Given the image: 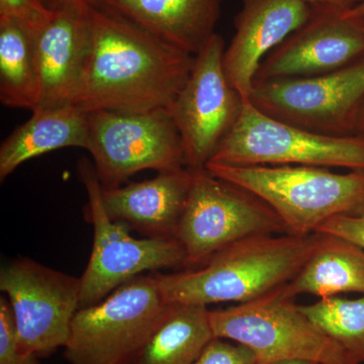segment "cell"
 Masks as SVG:
<instances>
[{
	"label": "cell",
	"instance_id": "8",
	"mask_svg": "<svg viewBox=\"0 0 364 364\" xmlns=\"http://www.w3.org/2000/svg\"><path fill=\"white\" fill-rule=\"evenodd\" d=\"M193 171L176 234L186 254V267H200L215 253L248 237L289 234L279 215L257 196L205 168Z\"/></svg>",
	"mask_w": 364,
	"mask_h": 364
},
{
	"label": "cell",
	"instance_id": "10",
	"mask_svg": "<svg viewBox=\"0 0 364 364\" xmlns=\"http://www.w3.org/2000/svg\"><path fill=\"white\" fill-rule=\"evenodd\" d=\"M364 100V58L312 77L255 81L251 104L277 121L323 135H356Z\"/></svg>",
	"mask_w": 364,
	"mask_h": 364
},
{
	"label": "cell",
	"instance_id": "14",
	"mask_svg": "<svg viewBox=\"0 0 364 364\" xmlns=\"http://www.w3.org/2000/svg\"><path fill=\"white\" fill-rule=\"evenodd\" d=\"M312 9L301 0H243L223 59L228 80L243 100L250 97L263 59L309 20Z\"/></svg>",
	"mask_w": 364,
	"mask_h": 364
},
{
	"label": "cell",
	"instance_id": "26",
	"mask_svg": "<svg viewBox=\"0 0 364 364\" xmlns=\"http://www.w3.org/2000/svg\"><path fill=\"white\" fill-rule=\"evenodd\" d=\"M316 233L341 237L364 249V205L354 212L335 215L318 228Z\"/></svg>",
	"mask_w": 364,
	"mask_h": 364
},
{
	"label": "cell",
	"instance_id": "27",
	"mask_svg": "<svg viewBox=\"0 0 364 364\" xmlns=\"http://www.w3.org/2000/svg\"><path fill=\"white\" fill-rule=\"evenodd\" d=\"M311 6H335L340 9H351L363 0H301Z\"/></svg>",
	"mask_w": 364,
	"mask_h": 364
},
{
	"label": "cell",
	"instance_id": "24",
	"mask_svg": "<svg viewBox=\"0 0 364 364\" xmlns=\"http://www.w3.org/2000/svg\"><path fill=\"white\" fill-rule=\"evenodd\" d=\"M53 13L46 0H0V16L20 21L36 35L49 23Z\"/></svg>",
	"mask_w": 364,
	"mask_h": 364
},
{
	"label": "cell",
	"instance_id": "12",
	"mask_svg": "<svg viewBox=\"0 0 364 364\" xmlns=\"http://www.w3.org/2000/svg\"><path fill=\"white\" fill-rule=\"evenodd\" d=\"M225 50L224 40L215 33L196 55L193 71L168 109L189 169L205 168L238 121L245 102L225 73Z\"/></svg>",
	"mask_w": 364,
	"mask_h": 364
},
{
	"label": "cell",
	"instance_id": "29",
	"mask_svg": "<svg viewBox=\"0 0 364 364\" xmlns=\"http://www.w3.org/2000/svg\"><path fill=\"white\" fill-rule=\"evenodd\" d=\"M347 14L352 18H363L364 20V0L355 6L347 9Z\"/></svg>",
	"mask_w": 364,
	"mask_h": 364
},
{
	"label": "cell",
	"instance_id": "19",
	"mask_svg": "<svg viewBox=\"0 0 364 364\" xmlns=\"http://www.w3.org/2000/svg\"><path fill=\"white\" fill-rule=\"evenodd\" d=\"M321 234L320 243L305 265L282 287L284 294L294 299L299 294L320 299L364 294V249L341 237Z\"/></svg>",
	"mask_w": 364,
	"mask_h": 364
},
{
	"label": "cell",
	"instance_id": "13",
	"mask_svg": "<svg viewBox=\"0 0 364 364\" xmlns=\"http://www.w3.org/2000/svg\"><path fill=\"white\" fill-rule=\"evenodd\" d=\"M347 9L313 6L309 20L263 59L255 81L312 77L364 58V20Z\"/></svg>",
	"mask_w": 364,
	"mask_h": 364
},
{
	"label": "cell",
	"instance_id": "16",
	"mask_svg": "<svg viewBox=\"0 0 364 364\" xmlns=\"http://www.w3.org/2000/svg\"><path fill=\"white\" fill-rule=\"evenodd\" d=\"M188 167L159 172L149 181L102 188L105 212L114 221L149 238L176 237L193 184Z\"/></svg>",
	"mask_w": 364,
	"mask_h": 364
},
{
	"label": "cell",
	"instance_id": "30",
	"mask_svg": "<svg viewBox=\"0 0 364 364\" xmlns=\"http://www.w3.org/2000/svg\"><path fill=\"white\" fill-rule=\"evenodd\" d=\"M356 134L364 135V100L360 105L358 114V121H356Z\"/></svg>",
	"mask_w": 364,
	"mask_h": 364
},
{
	"label": "cell",
	"instance_id": "7",
	"mask_svg": "<svg viewBox=\"0 0 364 364\" xmlns=\"http://www.w3.org/2000/svg\"><path fill=\"white\" fill-rule=\"evenodd\" d=\"M77 172L88 196L86 217L93 227L92 250L80 277V308L100 303L144 272L186 267V254L176 237L134 238L128 227L109 217L93 163L81 159Z\"/></svg>",
	"mask_w": 364,
	"mask_h": 364
},
{
	"label": "cell",
	"instance_id": "15",
	"mask_svg": "<svg viewBox=\"0 0 364 364\" xmlns=\"http://www.w3.org/2000/svg\"><path fill=\"white\" fill-rule=\"evenodd\" d=\"M90 7L53 9L51 20L36 35L41 78L37 109L72 105L90 52Z\"/></svg>",
	"mask_w": 364,
	"mask_h": 364
},
{
	"label": "cell",
	"instance_id": "23",
	"mask_svg": "<svg viewBox=\"0 0 364 364\" xmlns=\"http://www.w3.org/2000/svg\"><path fill=\"white\" fill-rule=\"evenodd\" d=\"M39 356L21 349L7 298H0V364H39Z\"/></svg>",
	"mask_w": 364,
	"mask_h": 364
},
{
	"label": "cell",
	"instance_id": "11",
	"mask_svg": "<svg viewBox=\"0 0 364 364\" xmlns=\"http://www.w3.org/2000/svg\"><path fill=\"white\" fill-rule=\"evenodd\" d=\"M21 349L39 358L65 348L74 316L80 309V277L16 258L0 270Z\"/></svg>",
	"mask_w": 364,
	"mask_h": 364
},
{
	"label": "cell",
	"instance_id": "32",
	"mask_svg": "<svg viewBox=\"0 0 364 364\" xmlns=\"http://www.w3.org/2000/svg\"><path fill=\"white\" fill-rule=\"evenodd\" d=\"M341 364H359L358 361L354 360L353 358H349L347 360H345L343 363Z\"/></svg>",
	"mask_w": 364,
	"mask_h": 364
},
{
	"label": "cell",
	"instance_id": "2",
	"mask_svg": "<svg viewBox=\"0 0 364 364\" xmlns=\"http://www.w3.org/2000/svg\"><path fill=\"white\" fill-rule=\"evenodd\" d=\"M322 234L248 237L213 255L200 267L156 273L168 304H243L279 289L298 274Z\"/></svg>",
	"mask_w": 364,
	"mask_h": 364
},
{
	"label": "cell",
	"instance_id": "4",
	"mask_svg": "<svg viewBox=\"0 0 364 364\" xmlns=\"http://www.w3.org/2000/svg\"><path fill=\"white\" fill-rule=\"evenodd\" d=\"M156 273L139 275L74 316L64 356L70 364H127L166 315Z\"/></svg>",
	"mask_w": 364,
	"mask_h": 364
},
{
	"label": "cell",
	"instance_id": "18",
	"mask_svg": "<svg viewBox=\"0 0 364 364\" xmlns=\"http://www.w3.org/2000/svg\"><path fill=\"white\" fill-rule=\"evenodd\" d=\"M87 142V114L75 105L36 109L25 124L2 142L0 181L33 158L62 148L86 149Z\"/></svg>",
	"mask_w": 364,
	"mask_h": 364
},
{
	"label": "cell",
	"instance_id": "5",
	"mask_svg": "<svg viewBox=\"0 0 364 364\" xmlns=\"http://www.w3.org/2000/svg\"><path fill=\"white\" fill-rule=\"evenodd\" d=\"M282 287L247 303L210 310L215 338L247 347L258 364L289 360L341 364L351 358L318 330L296 299L284 294Z\"/></svg>",
	"mask_w": 364,
	"mask_h": 364
},
{
	"label": "cell",
	"instance_id": "28",
	"mask_svg": "<svg viewBox=\"0 0 364 364\" xmlns=\"http://www.w3.org/2000/svg\"><path fill=\"white\" fill-rule=\"evenodd\" d=\"M51 9L67 6V4H83V6H97L100 0H46Z\"/></svg>",
	"mask_w": 364,
	"mask_h": 364
},
{
	"label": "cell",
	"instance_id": "17",
	"mask_svg": "<svg viewBox=\"0 0 364 364\" xmlns=\"http://www.w3.org/2000/svg\"><path fill=\"white\" fill-rule=\"evenodd\" d=\"M223 0H100L109 9L191 55L215 35Z\"/></svg>",
	"mask_w": 364,
	"mask_h": 364
},
{
	"label": "cell",
	"instance_id": "20",
	"mask_svg": "<svg viewBox=\"0 0 364 364\" xmlns=\"http://www.w3.org/2000/svg\"><path fill=\"white\" fill-rule=\"evenodd\" d=\"M213 339L208 306L171 304L157 329L127 364H193Z\"/></svg>",
	"mask_w": 364,
	"mask_h": 364
},
{
	"label": "cell",
	"instance_id": "31",
	"mask_svg": "<svg viewBox=\"0 0 364 364\" xmlns=\"http://www.w3.org/2000/svg\"><path fill=\"white\" fill-rule=\"evenodd\" d=\"M273 364H318L315 363H311V361H305V360H289V361H282V363H277Z\"/></svg>",
	"mask_w": 364,
	"mask_h": 364
},
{
	"label": "cell",
	"instance_id": "25",
	"mask_svg": "<svg viewBox=\"0 0 364 364\" xmlns=\"http://www.w3.org/2000/svg\"><path fill=\"white\" fill-rule=\"evenodd\" d=\"M193 364H258L250 349L229 340L215 338Z\"/></svg>",
	"mask_w": 364,
	"mask_h": 364
},
{
	"label": "cell",
	"instance_id": "6",
	"mask_svg": "<svg viewBox=\"0 0 364 364\" xmlns=\"http://www.w3.org/2000/svg\"><path fill=\"white\" fill-rule=\"evenodd\" d=\"M210 162L236 166H313L364 171V135H323L277 121L250 100Z\"/></svg>",
	"mask_w": 364,
	"mask_h": 364
},
{
	"label": "cell",
	"instance_id": "1",
	"mask_svg": "<svg viewBox=\"0 0 364 364\" xmlns=\"http://www.w3.org/2000/svg\"><path fill=\"white\" fill-rule=\"evenodd\" d=\"M90 52L72 105L85 112L168 109L195 55L100 6L90 7Z\"/></svg>",
	"mask_w": 364,
	"mask_h": 364
},
{
	"label": "cell",
	"instance_id": "22",
	"mask_svg": "<svg viewBox=\"0 0 364 364\" xmlns=\"http://www.w3.org/2000/svg\"><path fill=\"white\" fill-rule=\"evenodd\" d=\"M299 308L321 332L354 360L364 363V296L354 299L331 296Z\"/></svg>",
	"mask_w": 364,
	"mask_h": 364
},
{
	"label": "cell",
	"instance_id": "9",
	"mask_svg": "<svg viewBox=\"0 0 364 364\" xmlns=\"http://www.w3.org/2000/svg\"><path fill=\"white\" fill-rule=\"evenodd\" d=\"M88 142L102 188H117L136 172L186 167V151L168 109L86 112Z\"/></svg>",
	"mask_w": 364,
	"mask_h": 364
},
{
	"label": "cell",
	"instance_id": "3",
	"mask_svg": "<svg viewBox=\"0 0 364 364\" xmlns=\"http://www.w3.org/2000/svg\"><path fill=\"white\" fill-rule=\"evenodd\" d=\"M210 173L264 200L287 233L308 236L335 215L364 205V171L340 174L313 166H236L208 162Z\"/></svg>",
	"mask_w": 364,
	"mask_h": 364
},
{
	"label": "cell",
	"instance_id": "21",
	"mask_svg": "<svg viewBox=\"0 0 364 364\" xmlns=\"http://www.w3.org/2000/svg\"><path fill=\"white\" fill-rule=\"evenodd\" d=\"M40 97L36 33L20 21L0 16V100L6 107L33 112Z\"/></svg>",
	"mask_w": 364,
	"mask_h": 364
}]
</instances>
